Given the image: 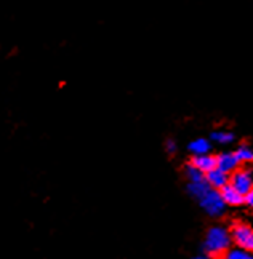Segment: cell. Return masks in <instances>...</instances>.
Listing matches in <instances>:
<instances>
[{
    "instance_id": "1",
    "label": "cell",
    "mask_w": 253,
    "mask_h": 259,
    "mask_svg": "<svg viewBox=\"0 0 253 259\" xmlns=\"http://www.w3.org/2000/svg\"><path fill=\"white\" fill-rule=\"evenodd\" d=\"M231 246V237L225 227L215 226L208 229L204 240V250L207 256H221Z\"/></svg>"
},
{
    "instance_id": "2",
    "label": "cell",
    "mask_w": 253,
    "mask_h": 259,
    "mask_svg": "<svg viewBox=\"0 0 253 259\" xmlns=\"http://www.w3.org/2000/svg\"><path fill=\"white\" fill-rule=\"evenodd\" d=\"M229 237H231V242H234L237 245V248H242V250H245V251L253 250V231L248 224H244V223L234 224Z\"/></svg>"
},
{
    "instance_id": "3",
    "label": "cell",
    "mask_w": 253,
    "mask_h": 259,
    "mask_svg": "<svg viewBox=\"0 0 253 259\" xmlns=\"http://www.w3.org/2000/svg\"><path fill=\"white\" fill-rule=\"evenodd\" d=\"M200 205L210 216H221L225 213V202H223L220 192L215 191V189H210V191L200 198Z\"/></svg>"
},
{
    "instance_id": "4",
    "label": "cell",
    "mask_w": 253,
    "mask_h": 259,
    "mask_svg": "<svg viewBox=\"0 0 253 259\" xmlns=\"http://www.w3.org/2000/svg\"><path fill=\"white\" fill-rule=\"evenodd\" d=\"M229 186H232L236 191L242 195H245L251 191L253 187V179L250 170H237L232 171V176L229 179Z\"/></svg>"
},
{
    "instance_id": "5",
    "label": "cell",
    "mask_w": 253,
    "mask_h": 259,
    "mask_svg": "<svg viewBox=\"0 0 253 259\" xmlns=\"http://www.w3.org/2000/svg\"><path fill=\"white\" fill-rule=\"evenodd\" d=\"M215 162H216V168L221 171H225L226 175L236 171L239 168V160L236 158L234 152H221L218 157H215Z\"/></svg>"
},
{
    "instance_id": "6",
    "label": "cell",
    "mask_w": 253,
    "mask_h": 259,
    "mask_svg": "<svg viewBox=\"0 0 253 259\" xmlns=\"http://www.w3.org/2000/svg\"><path fill=\"white\" fill-rule=\"evenodd\" d=\"M204 179H205V183L210 186V189H221V187H225L226 184H229V176L225 173V171H221L218 170V168L215 166L213 170H210L204 175Z\"/></svg>"
},
{
    "instance_id": "7",
    "label": "cell",
    "mask_w": 253,
    "mask_h": 259,
    "mask_svg": "<svg viewBox=\"0 0 253 259\" xmlns=\"http://www.w3.org/2000/svg\"><path fill=\"white\" fill-rule=\"evenodd\" d=\"M223 202L228 203V205H232V206H237V205H242L244 203V195L239 194L237 191L232 186L226 184L225 187H221V192H220Z\"/></svg>"
},
{
    "instance_id": "8",
    "label": "cell",
    "mask_w": 253,
    "mask_h": 259,
    "mask_svg": "<svg viewBox=\"0 0 253 259\" xmlns=\"http://www.w3.org/2000/svg\"><path fill=\"white\" fill-rule=\"evenodd\" d=\"M192 166H196L199 171L202 173H207L210 170H213V168L216 166V162H215V157H211L208 154H204V155H194V158H192Z\"/></svg>"
},
{
    "instance_id": "9",
    "label": "cell",
    "mask_w": 253,
    "mask_h": 259,
    "mask_svg": "<svg viewBox=\"0 0 253 259\" xmlns=\"http://www.w3.org/2000/svg\"><path fill=\"white\" fill-rule=\"evenodd\" d=\"M210 141L208 139H204V138H199V139H194L191 144H189V151L194 154V155H204V154H208L210 152Z\"/></svg>"
},
{
    "instance_id": "10",
    "label": "cell",
    "mask_w": 253,
    "mask_h": 259,
    "mask_svg": "<svg viewBox=\"0 0 253 259\" xmlns=\"http://www.w3.org/2000/svg\"><path fill=\"white\" fill-rule=\"evenodd\" d=\"M188 191L192 197H196L197 200H200V198L210 191V186L205 183V179H204V181H199V183H189Z\"/></svg>"
},
{
    "instance_id": "11",
    "label": "cell",
    "mask_w": 253,
    "mask_h": 259,
    "mask_svg": "<svg viewBox=\"0 0 253 259\" xmlns=\"http://www.w3.org/2000/svg\"><path fill=\"white\" fill-rule=\"evenodd\" d=\"M221 259H253L251 251H245L242 248H229L221 254Z\"/></svg>"
},
{
    "instance_id": "12",
    "label": "cell",
    "mask_w": 253,
    "mask_h": 259,
    "mask_svg": "<svg viewBox=\"0 0 253 259\" xmlns=\"http://www.w3.org/2000/svg\"><path fill=\"white\" fill-rule=\"evenodd\" d=\"M234 155L239 160V163H242V162H251L253 160V151L250 149V146H247V144H240L239 149L234 152Z\"/></svg>"
},
{
    "instance_id": "13",
    "label": "cell",
    "mask_w": 253,
    "mask_h": 259,
    "mask_svg": "<svg viewBox=\"0 0 253 259\" xmlns=\"http://www.w3.org/2000/svg\"><path fill=\"white\" fill-rule=\"evenodd\" d=\"M211 139L218 144H231L234 141V135L231 132H213L211 133Z\"/></svg>"
},
{
    "instance_id": "14",
    "label": "cell",
    "mask_w": 253,
    "mask_h": 259,
    "mask_svg": "<svg viewBox=\"0 0 253 259\" xmlns=\"http://www.w3.org/2000/svg\"><path fill=\"white\" fill-rule=\"evenodd\" d=\"M186 175L189 178V183H199V181H204V173L199 171L196 166H186Z\"/></svg>"
},
{
    "instance_id": "15",
    "label": "cell",
    "mask_w": 253,
    "mask_h": 259,
    "mask_svg": "<svg viewBox=\"0 0 253 259\" xmlns=\"http://www.w3.org/2000/svg\"><path fill=\"white\" fill-rule=\"evenodd\" d=\"M165 146H167V152H168V154H173V152L176 151V144H175L173 139H168Z\"/></svg>"
},
{
    "instance_id": "16",
    "label": "cell",
    "mask_w": 253,
    "mask_h": 259,
    "mask_svg": "<svg viewBox=\"0 0 253 259\" xmlns=\"http://www.w3.org/2000/svg\"><path fill=\"white\" fill-rule=\"evenodd\" d=\"M244 203H247L248 206H251V205H253V191H250L248 194H245V195H244Z\"/></svg>"
},
{
    "instance_id": "17",
    "label": "cell",
    "mask_w": 253,
    "mask_h": 259,
    "mask_svg": "<svg viewBox=\"0 0 253 259\" xmlns=\"http://www.w3.org/2000/svg\"><path fill=\"white\" fill-rule=\"evenodd\" d=\"M192 259H211V256H207V254H200V256H196Z\"/></svg>"
}]
</instances>
